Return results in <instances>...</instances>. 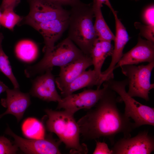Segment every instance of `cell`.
<instances>
[{"instance_id":"cell-1","label":"cell","mask_w":154,"mask_h":154,"mask_svg":"<svg viewBox=\"0 0 154 154\" xmlns=\"http://www.w3.org/2000/svg\"><path fill=\"white\" fill-rule=\"evenodd\" d=\"M101 98L94 107L77 121L80 133L85 139H95L101 137L108 139L112 145L115 136L119 133L125 137H131L135 128L133 122L118 109L120 102L116 92L108 84Z\"/></svg>"},{"instance_id":"cell-2","label":"cell","mask_w":154,"mask_h":154,"mask_svg":"<svg viewBox=\"0 0 154 154\" xmlns=\"http://www.w3.org/2000/svg\"><path fill=\"white\" fill-rule=\"evenodd\" d=\"M69 11L67 38L77 45L85 55L91 56L92 49L98 38L93 22L92 3L80 1L72 6Z\"/></svg>"},{"instance_id":"cell-3","label":"cell","mask_w":154,"mask_h":154,"mask_svg":"<svg viewBox=\"0 0 154 154\" xmlns=\"http://www.w3.org/2000/svg\"><path fill=\"white\" fill-rule=\"evenodd\" d=\"M47 119L46 121L47 130L55 133L66 147L70 149L72 154H87V147L80 141V130L78 124L72 114L66 111L44 110Z\"/></svg>"},{"instance_id":"cell-4","label":"cell","mask_w":154,"mask_h":154,"mask_svg":"<svg viewBox=\"0 0 154 154\" xmlns=\"http://www.w3.org/2000/svg\"><path fill=\"white\" fill-rule=\"evenodd\" d=\"M85 55L67 37L54 46L50 51L44 53L42 58L37 63L27 67L25 70V74L27 77H31L52 68L54 66L60 67Z\"/></svg>"},{"instance_id":"cell-5","label":"cell","mask_w":154,"mask_h":154,"mask_svg":"<svg viewBox=\"0 0 154 154\" xmlns=\"http://www.w3.org/2000/svg\"><path fill=\"white\" fill-rule=\"evenodd\" d=\"M105 81L109 88L119 95L120 102H124V113L133 120L135 128L144 125L154 126V108L140 103L128 94L125 90L128 84L127 78L119 81L111 78Z\"/></svg>"},{"instance_id":"cell-6","label":"cell","mask_w":154,"mask_h":154,"mask_svg":"<svg viewBox=\"0 0 154 154\" xmlns=\"http://www.w3.org/2000/svg\"><path fill=\"white\" fill-rule=\"evenodd\" d=\"M120 67L122 73L127 77L128 94L132 97H137L149 101V91L154 88V84L151 83L154 62L146 65H125Z\"/></svg>"},{"instance_id":"cell-7","label":"cell","mask_w":154,"mask_h":154,"mask_svg":"<svg viewBox=\"0 0 154 154\" xmlns=\"http://www.w3.org/2000/svg\"><path fill=\"white\" fill-rule=\"evenodd\" d=\"M30 10L22 21L23 24L45 22L67 16L69 11L51 0H29Z\"/></svg>"},{"instance_id":"cell-8","label":"cell","mask_w":154,"mask_h":154,"mask_svg":"<svg viewBox=\"0 0 154 154\" xmlns=\"http://www.w3.org/2000/svg\"><path fill=\"white\" fill-rule=\"evenodd\" d=\"M103 86L102 89L96 90L84 89L80 93L72 94L63 98L58 102L57 109H63L73 115L80 110L90 109L96 105L102 96L106 87L105 82Z\"/></svg>"},{"instance_id":"cell-9","label":"cell","mask_w":154,"mask_h":154,"mask_svg":"<svg viewBox=\"0 0 154 154\" xmlns=\"http://www.w3.org/2000/svg\"><path fill=\"white\" fill-rule=\"evenodd\" d=\"M113 145V154H150L154 150V138L145 130L133 137H123Z\"/></svg>"},{"instance_id":"cell-10","label":"cell","mask_w":154,"mask_h":154,"mask_svg":"<svg viewBox=\"0 0 154 154\" xmlns=\"http://www.w3.org/2000/svg\"><path fill=\"white\" fill-rule=\"evenodd\" d=\"M5 133L13 138L15 144L25 153H61L59 146L61 142L59 140L56 141L50 137L39 139H26L17 135L9 127L6 129Z\"/></svg>"},{"instance_id":"cell-11","label":"cell","mask_w":154,"mask_h":154,"mask_svg":"<svg viewBox=\"0 0 154 154\" xmlns=\"http://www.w3.org/2000/svg\"><path fill=\"white\" fill-rule=\"evenodd\" d=\"M69 15L50 21L36 23L30 26L37 31L44 40V53L50 51L54 44L68 29Z\"/></svg>"},{"instance_id":"cell-12","label":"cell","mask_w":154,"mask_h":154,"mask_svg":"<svg viewBox=\"0 0 154 154\" xmlns=\"http://www.w3.org/2000/svg\"><path fill=\"white\" fill-rule=\"evenodd\" d=\"M154 62V42L143 39L139 36L136 45L122 56L114 69L125 65L137 64Z\"/></svg>"},{"instance_id":"cell-13","label":"cell","mask_w":154,"mask_h":154,"mask_svg":"<svg viewBox=\"0 0 154 154\" xmlns=\"http://www.w3.org/2000/svg\"><path fill=\"white\" fill-rule=\"evenodd\" d=\"M52 69H48L45 74L37 77L33 80L30 94L43 101L58 102L62 98L56 89Z\"/></svg>"},{"instance_id":"cell-14","label":"cell","mask_w":154,"mask_h":154,"mask_svg":"<svg viewBox=\"0 0 154 154\" xmlns=\"http://www.w3.org/2000/svg\"><path fill=\"white\" fill-rule=\"evenodd\" d=\"M6 92V98L1 99V104L7 109L3 113L0 114V118L5 115L11 114L15 116L19 121L30 104L29 94L21 92L19 88L11 89L8 88Z\"/></svg>"},{"instance_id":"cell-15","label":"cell","mask_w":154,"mask_h":154,"mask_svg":"<svg viewBox=\"0 0 154 154\" xmlns=\"http://www.w3.org/2000/svg\"><path fill=\"white\" fill-rule=\"evenodd\" d=\"M92 65L91 56L85 55L60 67L58 77L55 79L58 88L61 91Z\"/></svg>"},{"instance_id":"cell-16","label":"cell","mask_w":154,"mask_h":154,"mask_svg":"<svg viewBox=\"0 0 154 154\" xmlns=\"http://www.w3.org/2000/svg\"><path fill=\"white\" fill-rule=\"evenodd\" d=\"M113 14L116 25L114 45L110 65L105 71L102 72V74L107 75L110 78H114L113 71L114 67L122 56L124 47L129 39L125 27L118 17L117 11H116Z\"/></svg>"},{"instance_id":"cell-17","label":"cell","mask_w":154,"mask_h":154,"mask_svg":"<svg viewBox=\"0 0 154 154\" xmlns=\"http://www.w3.org/2000/svg\"><path fill=\"white\" fill-rule=\"evenodd\" d=\"M108 80L107 76L102 73L99 74L94 70L85 71L61 91L62 96L64 98L81 89L90 88L94 86L99 89L101 84Z\"/></svg>"},{"instance_id":"cell-18","label":"cell","mask_w":154,"mask_h":154,"mask_svg":"<svg viewBox=\"0 0 154 154\" xmlns=\"http://www.w3.org/2000/svg\"><path fill=\"white\" fill-rule=\"evenodd\" d=\"M92 3L95 18L94 25L98 38L102 40L114 41L115 36L107 24L102 14L101 7L103 5L98 3L95 0H94Z\"/></svg>"},{"instance_id":"cell-19","label":"cell","mask_w":154,"mask_h":154,"mask_svg":"<svg viewBox=\"0 0 154 154\" xmlns=\"http://www.w3.org/2000/svg\"><path fill=\"white\" fill-rule=\"evenodd\" d=\"M23 135L31 139H39L45 138V130L42 122L34 117L26 119L21 125Z\"/></svg>"},{"instance_id":"cell-20","label":"cell","mask_w":154,"mask_h":154,"mask_svg":"<svg viewBox=\"0 0 154 154\" xmlns=\"http://www.w3.org/2000/svg\"><path fill=\"white\" fill-rule=\"evenodd\" d=\"M16 54L18 58L24 62H32L37 58L38 49L37 45L33 41L24 40L19 41L16 46Z\"/></svg>"},{"instance_id":"cell-21","label":"cell","mask_w":154,"mask_h":154,"mask_svg":"<svg viewBox=\"0 0 154 154\" xmlns=\"http://www.w3.org/2000/svg\"><path fill=\"white\" fill-rule=\"evenodd\" d=\"M3 38V34L0 32V71L10 80L14 88H19V85L13 73L8 57L2 48V43Z\"/></svg>"},{"instance_id":"cell-22","label":"cell","mask_w":154,"mask_h":154,"mask_svg":"<svg viewBox=\"0 0 154 154\" xmlns=\"http://www.w3.org/2000/svg\"><path fill=\"white\" fill-rule=\"evenodd\" d=\"M90 56L94 66V70L98 74H102V67L106 58L102 49L101 40L98 38L92 49Z\"/></svg>"},{"instance_id":"cell-23","label":"cell","mask_w":154,"mask_h":154,"mask_svg":"<svg viewBox=\"0 0 154 154\" xmlns=\"http://www.w3.org/2000/svg\"><path fill=\"white\" fill-rule=\"evenodd\" d=\"M12 8H7L2 12L0 20L1 26L13 31L15 26L19 24L23 18L16 14Z\"/></svg>"},{"instance_id":"cell-24","label":"cell","mask_w":154,"mask_h":154,"mask_svg":"<svg viewBox=\"0 0 154 154\" xmlns=\"http://www.w3.org/2000/svg\"><path fill=\"white\" fill-rule=\"evenodd\" d=\"M134 25L135 28L139 31V36L154 42V26L146 25L139 22H135Z\"/></svg>"},{"instance_id":"cell-25","label":"cell","mask_w":154,"mask_h":154,"mask_svg":"<svg viewBox=\"0 0 154 154\" xmlns=\"http://www.w3.org/2000/svg\"><path fill=\"white\" fill-rule=\"evenodd\" d=\"M18 148L7 138L4 136L0 137V154H15Z\"/></svg>"},{"instance_id":"cell-26","label":"cell","mask_w":154,"mask_h":154,"mask_svg":"<svg viewBox=\"0 0 154 154\" xmlns=\"http://www.w3.org/2000/svg\"><path fill=\"white\" fill-rule=\"evenodd\" d=\"M154 5L153 4L147 6L144 9L142 17L145 24L154 26Z\"/></svg>"},{"instance_id":"cell-27","label":"cell","mask_w":154,"mask_h":154,"mask_svg":"<svg viewBox=\"0 0 154 154\" xmlns=\"http://www.w3.org/2000/svg\"><path fill=\"white\" fill-rule=\"evenodd\" d=\"M93 154H113V152L105 143L97 141L96 146Z\"/></svg>"},{"instance_id":"cell-28","label":"cell","mask_w":154,"mask_h":154,"mask_svg":"<svg viewBox=\"0 0 154 154\" xmlns=\"http://www.w3.org/2000/svg\"><path fill=\"white\" fill-rule=\"evenodd\" d=\"M100 40L102 48L106 57L112 56L114 46L112 44L111 42Z\"/></svg>"},{"instance_id":"cell-29","label":"cell","mask_w":154,"mask_h":154,"mask_svg":"<svg viewBox=\"0 0 154 154\" xmlns=\"http://www.w3.org/2000/svg\"><path fill=\"white\" fill-rule=\"evenodd\" d=\"M20 1V0H2L0 6V11L2 12L4 10L7 8L14 9Z\"/></svg>"},{"instance_id":"cell-30","label":"cell","mask_w":154,"mask_h":154,"mask_svg":"<svg viewBox=\"0 0 154 154\" xmlns=\"http://www.w3.org/2000/svg\"><path fill=\"white\" fill-rule=\"evenodd\" d=\"M59 5H69L72 6L78 3L80 0H51Z\"/></svg>"},{"instance_id":"cell-31","label":"cell","mask_w":154,"mask_h":154,"mask_svg":"<svg viewBox=\"0 0 154 154\" xmlns=\"http://www.w3.org/2000/svg\"><path fill=\"white\" fill-rule=\"evenodd\" d=\"M96 2L99 4L102 5L103 4L108 6L110 9L112 13L115 11L112 7L109 0H95Z\"/></svg>"},{"instance_id":"cell-32","label":"cell","mask_w":154,"mask_h":154,"mask_svg":"<svg viewBox=\"0 0 154 154\" xmlns=\"http://www.w3.org/2000/svg\"><path fill=\"white\" fill-rule=\"evenodd\" d=\"M8 88V87L6 85L0 80V94L6 91Z\"/></svg>"},{"instance_id":"cell-33","label":"cell","mask_w":154,"mask_h":154,"mask_svg":"<svg viewBox=\"0 0 154 154\" xmlns=\"http://www.w3.org/2000/svg\"><path fill=\"white\" fill-rule=\"evenodd\" d=\"M2 13V12L0 11V28H1V24L0 20H1V18Z\"/></svg>"},{"instance_id":"cell-34","label":"cell","mask_w":154,"mask_h":154,"mask_svg":"<svg viewBox=\"0 0 154 154\" xmlns=\"http://www.w3.org/2000/svg\"><path fill=\"white\" fill-rule=\"evenodd\" d=\"M133 0V1H138L139 0Z\"/></svg>"}]
</instances>
